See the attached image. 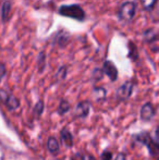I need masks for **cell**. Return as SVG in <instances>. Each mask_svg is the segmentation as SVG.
I'll list each match as a JSON object with an SVG mask.
<instances>
[{
    "label": "cell",
    "mask_w": 159,
    "mask_h": 160,
    "mask_svg": "<svg viewBox=\"0 0 159 160\" xmlns=\"http://www.w3.org/2000/svg\"><path fill=\"white\" fill-rule=\"evenodd\" d=\"M59 13L63 17H68L77 21H84L85 12L79 4H68L59 8Z\"/></svg>",
    "instance_id": "obj_1"
},
{
    "label": "cell",
    "mask_w": 159,
    "mask_h": 160,
    "mask_svg": "<svg viewBox=\"0 0 159 160\" xmlns=\"http://www.w3.org/2000/svg\"><path fill=\"white\" fill-rule=\"evenodd\" d=\"M136 12V4L132 1L124 2L122 6L120 7L118 15L121 20H124V21H131L134 18Z\"/></svg>",
    "instance_id": "obj_2"
},
{
    "label": "cell",
    "mask_w": 159,
    "mask_h": 160,
    "mask_svg": "<svg viewBox=\"0 0 159 160\" xmlns=\"http://www.w3.org/2000/svg\"><path fill=\"white\" fill-rule=\"evenodd\" d=\"M104 72L109 76L111 81H116L118 76V71L117 68L115 67V64L111 61H106L104 64Z\"/></svg>",
    "instance_id": "obj_3"
},
{
    "label": "cell",
    "mask_w": 159,
    "mask_h": 160,
    "mask_svg": "<svg viewBox=\"0 0 159 160\" xmlns=\"http://www.w3.org/2000/svg\"><path fill=\"white\" fill-rule=\"evenodd\" d=\"M154 114H155V110H154L153 105H151V103H146V105L142 108L141 117H142V119H144V120H149V119H152L154 117Z\"/></svg>",
    "instance_id": "obj_4"
},
{
    "label": "cell",
    "mask_w": 159,
    "mask_h": 160,
    "mask_svg": "<svg viewBox=\"0 0 159 160\" xmlns=\"http://www.w3.org/2000/svg\"><path fill=\"white\" fill-rule=\"evenodd\" d=\"M11 14V2L4 1L1 6V20L3 22L8 21Z\"/></svg>",
    "instance_id": "obj_5"
},
{
    "label": "cell",
    "mask_w": 159,
    "mask_h": 160,
    "mask_svg": "<svg viewBox=\"0 0 159 160\" xmlns=\"http://www.w3.org/2000/svg\"><path fill=\"white\" fill-rule=\"evenodd\" d=\"M132 88H133V85H132L131 82L125 83L123 86H121V88L119 89V95L122 97V98H127L131 95L132 93Z\"/></svg>",
    "instance_id": "obj_6"
},
{
    "label": "cell",
    "mask_w": 159,
    "mask_h": 160,
    "mask_svg": "<svg viewBox=\"0 0 159 160\" xmlns=\"http://www.w3.org/2000/svg\"><path fill=\"white\" fill-rule=\"evenodd\" d=\"M88 110H89V103L87 101H84V102H81L79 106H77V116L80 117H85L87 113H88Z\"/></svg>",
    "instance_id": "obj_7"
},
{
    "label": "cell",
    "mask_w": 159,
    "mask_h": 160,
    "mask_svg": "<svg viewBox=\"0 0 159 160\" xmlns=\"http://www.w3.org/2000/svg\"><path fill=\"white\" fill-rule=\"evenodd\" d=\"M145 39H146L147 42L152 44L154 42H157V33H156L155 30H148L146 33H145Z\"/></svg>",
    "instance_id": "obj_8"
},
{
    "label": "cell",
    "mask_w": 159,
    "mask_h": 160,
    "mask_svg": "<svg viewBox=\"0 0 159 160\" xmlns=\"http://www.w3.org/2000/svg\"><path fill=\"white\" fill-rule=\"evenodd\" d=\"M140 2L145 10L149 11V10H153V8L155 7L157 0H140Z\"/></svg>",
    "instance_id": "obj_9"
},
{
    "label": "cell",
    "mask_w": 159,
    "mask_h": 160,
    "mask_svg": "<svg viewBox=\"0 0 159 160\" xmlns=\"http://www.w3.org/2000/svg\"><path fill=\"white\" fill-rule=\"evenodd\" d=\"M4 102L7 103V106H8L10 109H15V108H17V106H19V101L13 96H8V98L4 99Z\"/></svg>",
    "instance_id": "obj_10"
},
{
    "label": "cell",
    "mask_w": 159,
    "mask_h": 160,
    "mask_svg": "<svg viewBox=\"0 0 159 160\" xmlns=\"http://www.w3.org/2000/svg\"><path fill=\"white\" fill-rule=\"evenodd\" d=\"M48 148L50 152H57L58 149H59V144H58L57 139L53 138V137H51V138H49L48 141Z\"/></svg>",
    "instance_id": "obj_11"
},
{
    "label": "cell",
    "mask_w": 159,
    "mask_h": 160,
    "mask_svg": "<svg viewBox=\"0 0 159 160\" xmlns=\"http://www.w3.org/2000/svg\"><path fill=\"white\" fill-rule=\"evenodd\" d=\"M62 141H63L68 146L72 145V136H71V134L68 132V131L64 130L63 132H62Z\"/></svg>",
    "instance_id": "obj_12"
},
{
    "label": "cell",
    "mask_w": 159,
    "mask_h": 160,
    "mask_svg": "<svg viewBox=\"0 0 159 160\" xmlns=\"http://www.w3.org/2000/svg\"><path fill=\"white\" fill-rule=\"evenodd\" d=\"M60 110L61 112H66L69 110V103L67 101H62L61 102V106H60Z\"/></svg>",
    "instance_id": "obj_13"
},
{
    "label": "cell",
    "mask_w": 159,
    "mask_h": 160,
    "mask_svg": "<svg viewBox=\"0 0 159 160\" xmlns=\"http://www.w3.org/2000/svg\"><path fill=\"white\" fill-rule=\"evenodd\" d=\"M4 73H6V65L3 63H0V78L4 75Z\"/></svg>",
    "instance_id": "obj_14"
},
{
    "label": "cell",
    "mask_w": 159,
    "mask_h": 160,
    "mask_svg": "<svg viewBox=\"0 0 159 160\" xmlns=\"http://www.w3.org/2000/svg\"><path fill=\"white\" fill-rule=\"evenodd\" d=\"M102 159L104 160H110L111 159V154L110 152H104V154H102Z\"/></svg>",
    "instance_id": "obj_15"
},
{
    "label": "cell",
    "mask_w": 159,
    "mask_h": 160,
    "mask_svg": "<svg viewBox=\"0 0 159 160\" xmlns=\"http://www.w3.org/2000/svg\"><path fill=\"white\" fill-rule=\"evenodd\" d=\"M117 160H125V158H124V156H123V155H119Z\"/></svg>",
    "instance_id": "obj_16"
}]
</instances>
